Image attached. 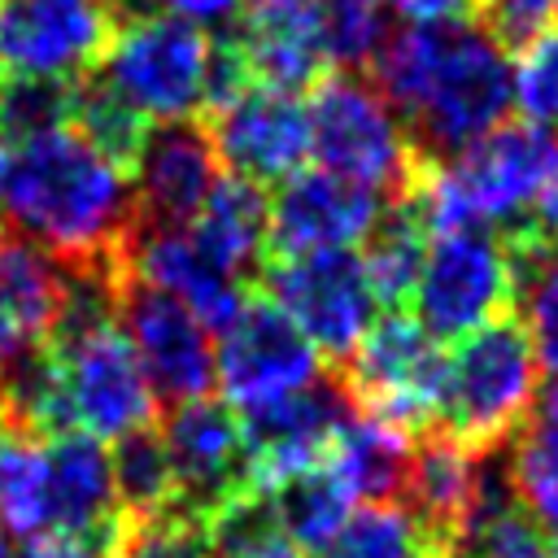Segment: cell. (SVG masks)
Listing matches in <instances>:
<instances>
[{
  "instance_id": "cell-36",
  "label": "cell",
  "mask_w": 558,
  "mask_h": 558,
  "mask_svg": "<svg viewBox=\"0 0 558 558\" xmlns=\"http://www.w3.org/2000/svg\"><path fill=\"white\" fill-rule=\"evenodd\" d=\"M510 109L558 131V22L510 61Z\"/></svg>"
},
{
  "instance_id": "cell-34",
  "label": "cell",
  "mask_w": 558,
  "mask_h": 558,
  "mask_svg": "<svg viewBox=\"0 0 558 558\" xmlns=\"http://www.w3.org/2000/svg\"><path fill=\"white\" fill-rule=\"evenodd\" d=\"M70 100L74 83L65 78H22V74H0V140L4 148L26 144L44 131L70 126Z\"/></svg>"
},
{
  "instance_id": "cell-11",
  "label": "cell",
  "mask_w": 558,
  "mask_h": 558,
  "mask_svg": "<svg viewBox=\"0 0 558 558\" xmlns=\"http://www.w3.org/2000/svg\"><path fill=\"white\" fill-rule=\"evenodd\" d=\"M61 371L70 432L92 440H118L153 423V388L118 323L65 331L44 340Z\"/></svg>"
},
{
  "instance_id": "cell-33",
  "label": "cell",
  "mask_w": 558,
  "mask_h": 558,
  "mask_svg": "<svg viewBox=\"0 0 558 558\" xmlns=\"http://www.w3.org/2000/svg\"><path fill=\"white\" fill-rule=\"evenodd\" d=\"M205 545L209 558H262L270 545L283 541L266 488H240L222 506H214L205 519Z\"/></svg>"
},
{
  "instance_id": "cell-15",
  "label": "cell",
  "mask_w": 558,
  "mask_h": 558,
  "mask_svg": "<svg viewBox=\"0 0 558 558\" xmlns=\"http://www.w3.org/2000/svg\"><path fill=\"white\" fill-rule=\"evenodd\" d=\"M161 445L174 471V501L179 510L205 519L231 493L248 488V453H244V423L218 397H196L170 405L161 423Z\"/></svg>"
},
{
  "instance_id": "cell-37",
  "label": "cell",
  "mask_w": 558,
  "mask_h": 558,
  "mask_svg": "<svg viewBox=\"0 0 558 558\" xmlns=\"http://www.w3.org/2000/svg\"><path fill=\"white\" fill-rule=\"evenodd\" d=\"M453 558H554V545L549 532L519 501H510L506 510L466 527L453 545Z\"/></svg>"
},
{
  "instance_id": "cell-46",
  "label": "cell",
  "mask_w": 558,
  "mask_h": 558,
  "mask_svg": "<svg viewBox=\"0 0 558 558\" xmlns=\"http://www.w3.org/2000/svg\"><path fill=\"white\" fill-rule=\"evenodd\" d=\"M4 166H9V148H4V140H0V183H4Z\"/></svg>"
},
{
  "instance_id": "cell-3",
  "label": "cell",
  "mask_w": 558,
  "mask_h": 558,
  "mask_svg": "<svg viewBox=\"0 0 558 558\" xmlns=\"http://www.w3.org/2000/svg\"><path fill=\"white\" fill-rule=\"evenodd\" d=\"M558 179V131L536 122H501L449 157H423L401 201L414 205L432 235L466 227H527Z\"/></svg>"
},
{
  "instance_id": "cell-44",
  "label": "cell",
  "mask_w": 558,
  "mask_h": 558,
  "mask_svg": "<svg viewBox=\"0 0 558 558\" xmlns=\"http://www.w3.org/2000/svg\"><path fill=\"white\" fill-rule=\"evenodd\" d=\"M532 227L549 240V244H558V179L549 183V192L541 196V205H536V218H532Z\"/></svg>"
},
{
  "instance_id": "cell-42",
  "label": "cell",
  "mask_w": 558,
  "mask_h": 558,
  "mask_svg": "<svg viewBox=\"0 0 558 558\" xmlns=\"http://www.w3.org/2000/svg\"><path fill=\"white\" fill-rule=\"evenodd\" d=\"M144 4H153V13H170L183 22H218V26H227L240 13V0H144Z\"/></svg>"
},
{
  "instance_id": "cell-13",
  "label": "cell",
  "mask_w": 558,
  "mask_h": 558,
  "mask_svg": "<svg viewBox=\"0 0 558 558\" xmlns=\"http://www.w3.org/2000/svg\"><path fill=\"white\" fill-rule=\"evenodd\" d=\"M122 519L109 480V449L83 432L39 436L26 471L13 536L31 541L44 532H87Z\"/></svg>"
},
{
  "instance_id": "cell-14",
  "label": "cell",
  "mask_w": 558,
  "mask_h": 558,
  "mask_svg": "<svg viewBox=\"0 0 558 558\" xmlns=\"http://www.w3.org/2000/svg\"><path fill=\"white\" fill-rule=\"evenodd\" d=\"M113 26L100 0H0V74L74 83L105 61Z\"/></svg>"
},
{
  "instance_id": "cell-38",
  "label": "cell",
  "mask_w": 558,
  "mask_h": 558,
  "mask_svg": "<svg viewBox=\"0 0 558 558\" xmlns=\"http://www.w3.org/2000/svg\"><path fill=\"white\" fill-rule=\"evenodd\" d=\"M118 558H209L205 523L187 510H161L153 519H122V549Z\"/></svg>"
},
{
  "instance_id": "cell-32",
  "label": "cell",
  "mask_w": 558,
  "mask_h": 558,
  "mask_svg": "<svg viewBox=\"0 0 558 558\" xmlns=\"http://www.w3.org/2000/svg\"><path fill=\"white\" fill-rule=\"evenodd\" d=\"M70 126L92 144L100 148L105 157H113L118 166H126L131 174V161H135V148L148 131V122L92 70L83 78H74V100H70Z\"/></svg>"
},
{
  "instance_id": "cell-9",
  "label": "cell",
  "mask_w": 558,
  "mask_h": 558,
  "mask_svg": "<svg viewBox=\"0 0 558 558\" xmlns=\"http://www.w3.org/2000/svg\"><path fill=\"white\" fill-rule=\"evenodd\" d=\"M323 379V353L296 331V323L262 292L218 327L214 340V388L235 414L275 405Z\"/></svg>"
},
{
  "instance_id": "cell-39",
  "label": "cell",
  "mask_w": 558,
  "mask_h": 558,
  "mask_svg": "<svg viewBox=\"0 0 558 558\" xmlns=\"http://www.w3.org/2000/svg\"><path fill=\"white\" fill-rule=\"evenodd\" d=\"M480 26L506 48L523 52L558 22V0H480Z\"/></svg>"
},
{
  "instance_id": "cell-31",
  "label": "cell",
  "mask_w": 558,
  "mask_h": 558,
  "mask_svg": "<svg viewBox=\"0 0 558 558\" xmlns=\"http://www.w3.org/2000/svg\"><path fill=\"white\" fill-rule=\"evenodd\" d=\"M318 558H449V549L418 523L410 506H362L318 549Z\"/></svg>"
},
{
  "instance_id": "cell-28",
  "label": "cell",
  "mask_w": 558,
  "mask_h": 558,
  "mask_svg": "<svg viewBox=\"0 0 558 558\" xmlns=\"http://www.w3.org/2000/svg\"><path fill=\"white\" fill-rule=\"evenodd\" d=\"M266 497H270V510H275L283 541L296 545L301 554H318L357 510V501L344 493V484L327 466L301 471V475L266 488Z\"/></svg>"
},
{
  "instance_id": "cell-22",
  "label": "cell",
  "mask_w": 558,
  "mask_h": 558,
  "mask_svg": "<svg viewBox=\"0 0 558 558\" xmlns=\"http://www.w3.org/2000/svg\"><path fill=\"white\" fill-rule=\"evenodd\" d=\"M61 262L0 227V371L48 340L61 305Z\"/></svg>"
},
{
  "instance_id": "cell-18",
  "label": "cell",
  "mask_w": 558,
  "mask_h": 558,
  "mask_svg": "<svg viewBox=\"0 0 558 558\" xmlns=\"http://www.w3.org/2000/svg\"><path fill=\"white\" fill-rule=\"evenodd\" d=\"M384 214V196L362 183H349L331 170H296L270 196L266 257L353 248L371 235Z\"/></svg>"
},
{
  "instance_id": "cell-16",
  "label": "cell",
  "mask_w": 558,
  "mask_h": 558,
  "mask_svg": "<svg viewBox=\"0 0 558 558\" xmlns=\"http://www.w3.org/2000/svg\"><path fill=\"white\" fill-rule=\"evenodd\" d=\"M209 126L218 166L253 183H283L310 157V109L296 92L248 87L201 118Z\"/></svg>"
},
{
  "instance_id": "cell-48",
  "label": "cell",
  "mask_w": 558,
  "mask_h": 558,
  "mask_svg": "<svg viewBox=\"0 0 558 558\" xmlns=\"http://www.w3.org/2000/svg\"><path fill=\"white\" fill-rule=\"evenodd\" d=\"M554 558H558V549H554Z\"/></svg>"
},
{
  "instance_id": "cell-25",
  "label": "cell",
  "mask_w": 558,
  "mask_h": 558,
  "mask_svg": "<svg viewBox=\"0 0 558 558\" xmlns=\"http://www.w3.org/2000/svg\"><path fill=\"white\" fill-rule=\"evenodd\" d=\"M266 222H270V196L262 183L240 174H218L214 192L187 222L192 240L218 262L227 275L244 279L262 270L266 262Z\"/></svg>"
},
{
  "instance_id": "cell-8",
  "label": "cell",
  "mask_w": 558,
  "mask_h": 558,
  "mask_svg": "<svg viewBox=\"0 0 558 558\" xmlns=\"http://www.w3.org/2000/svg\"><path fill=\"white\" fill-rule=\"evenodd\" d=\"M340 366H344L340 384L362 414L384 418L405 436H423L436 427L445 353L440 340H432L414 314L392 310L375 318Z\"/></svg>"
},
{
  "instance_id": "cell-6",
  "label": "cell",
  "mask_w": 558,
  "mask_h": 558,
  "mask_svg": "<svg viewBox=\"0 0 558 558\" xmlns=\"http://www.w3.org/2000/svg\"><path fill=\"white\" fill-rule=\"evenodd\" d=\"M96 74L144 122L201 118L196 109H205L209 35L196 22L140 9L131 17H118Z\"/></svg>"
},
{
  "instance_id": "cell-19",
  "label": "cell",
  "mask_w": 558,
  "mask_h": 558,
  "mask_svg": "<svg viewBox=\"0 0 558 558\" xmlns=\"http://www.w3.org/2000/svg\"><path fill=\"white\" fill-rule=\"evenodd\" d=\"M218 174L222 166L201 118L148 122L131 161L135 227H187Z\"/></svg>"
},
{
  "instance_id": "cell-21",
  "label": "cell",
  "mask_w": 558,
  "mask_h": 558,
  "mask_svg": "<svg viewBox=\"0 0 558 558\" xmlns=\"http://www.w3.org/2000/svg\"><path fill=\"white\" fill-rule=\"evenodd\" d=\"M231 31L257 87L301 96L327 70L318 0H248V9H240V26L231 22Z\"/></svg>"
},
{
  "instance_id": "cell-12",
  "label": "cell",
  "mask_w": 558,
  "mask_h": 558,
  "mask_svg": "<svg viewBox=\"0 0 558 558\" xmlns=\"http://www.w3.org/2000/svg\"><path fill=\"white\" fill-rule=\"evenodd\" d=\"M118 327L153 388V401L179 405L214 392V336L174 296L135 283L122 270L118 283Z\"/></svg>"
},
{
  "instance_id": "cell-47",
  "label": "cell",
  "mask_w": 558,
  "mask_h": 558,
  "mask_svg": "<svg viewBox=\"0 0 558 558\" xmlns=\"http://www.w3.org/2000/svg\"><path fill=\"white\" fill-rule=\"evenodd\" d=\"M0 558H13V549H9V541L0 536Z\"/></svg>"
},
{
  "instance_id": "cell-20",
  "label": "cell",
  "mask_w": 558,
  "mask_h": 558,
  "mask_svg": "<svg viewBox=\"0 0 558 558\" xmlns=\"http://www.w3.org/2000/svg\"><path fill=\"white\" fill-rule=\"evenodd\" d=\"M122 270L135 283H148L187 305L209 331H218L248 296L235 275L209 262L187 227H135L122 248Z\"/></svg>"
},
{
  "instance_id": "cell-10",
  "label": "cell",
  "mask_w": 558,
  "mask_h": 558,
  "mask_svg": "<svg viewBox=\"0 0 558 558\" xmlns=\"http://www.w3.org/2000/svg\"><path fill=\"white\" fill-rule=\"evenodd\" d=\"M262 296H270L296 323V331L323 357H336V362H344L366 336V327L375 323V292L353 248L266 257Z\"/></svg>"
},
{
  "instance_id": "cell-40",
  "label": "cell",
  "mask_w": 558,
  "mask_h": 558,
  "mask_svg": "<svg viewBox=\"0 0 558 558\" xmlns=\"http://www.w3.org/2000/svg\"><path fill=\"white\" fill-rule=\"evenodd\" d=\"M122 549V519L87 532H44L31 536L13 558H118Z\"/></svg>"
},
{
  "instance_id": "cell-23",
  "label": "cell",
  "mask_w": 558,
  "mask_h": 558,
  "mask_svg": "<svg viewBox=\"0 0 558 558\" xmlns=\"http://www.w3.org/2000/svg\"><path fill=\"white\" fill-rule=\"evenodd\" d=\"M480 458L466 445H458L445 432H423V440L410 453V475H405V497L410 510L418 514V523L449 549L466 527L471 514V497H475V480H480Z\"/></svg>"
},
{
  "instance_id": "cell-45",
  "label": "cell",
  "mask_w": 558,
  "mask_h": 558,
  "mask_svg": "<svg viewBox=\"0 0 558 558\" xmlns=\"http://www.w3.org/2000/svg\"><path fill=\"white\" fill-rule=\"evenodd\" d=\"M262 558H310V554H301L296 545H288V541H279V545H270Z\"/></svg>"
},
{
  "instance_id": "cell-2",
  "label": "cell",
  "mask_w": 558,
  "mask_h": 558,
  "mask_svg": "<svg viewBox=\"0 0 558 558\" xmlns=\"http://www.w3.org/2000/svg\"><path fill=\"white\" fill-rule=\"evenodd\" d=\"M0 227L61 266H113L135 231L131 174L74 126L44 131L9 153Z\"/></svg>"
},
{
  "instance_id": "cell-4",
  "label": "cell",
  "mask_w": 558,
  "mask_h": 558,
  "mask_svg": "<svg viewBox=\"0 0 558 558\" xmlns=\"http://www.w3.org/2000/svg\"><path fill=\"white\" fill-rule=\"evenodd\" d=\"M541 392L536 349L514 314H501L445 357V384L436 405V432L453 436L471 453L501 449L527 418Z\"/></svg>"
},
{
  "instance_id": "cell-17",
  "label": "cell",
  "mask_w": 558,
  "mask_h": 558,
  "mask_svg": "<svg viewBox=\"0 0 558 558\" xmlns=\"http://www.w3.org/2000/svg\"><path fill=\"white\" fill-rule=\"evenodd\" d=\"M353 414V401L340 379H314L310 388L240 414L244 423V453H248V484L275 488L301 471L323 466L336 432Z\"/></svg>"
},
{
  "instance_id": "cell-30",
  "label": "cell",
  "mask_w": 558,
  "mask_h": 558,
  "mask_svg": "<svg viewBox=\"0 0 558 558\" xmlns=\"http://www.w3.org/2000/svg\"><path fill=\"white\" fill-rule=\"evenodd\" d=\"M109 480H113V501L126 523L153 519L161 510H174V471L161 445V432L135 427L113 440L109 449Z\"/></svg>"
},
{
  "instance_id": "cell-27",
  "label": "cell",
  "mask_w": 558,
  "mask_h": 558,
  "mask_svg": "<svg viewBox=\"0 0 558 558\" xmlns=\"http://www.w3.org/2000/svg\"><path fill=\"white\" fill-rule=\"evenodd\" d=\"M427 240H432V231L423 227L414 205L410 201H388V209L379 214V222L362 240L366 248L357 253L362 270H366V283L375 292V305L401 310L410 301V292L418 283V270H423V257H427Z\"/></svg>"
},
{
  "instance_id": "cell-43",
  "label": "cell",
  "mask_w": 558,
  "mask_h": 558,
  "mask_svg": "<svg viewBox=\"0 0 558 558\" xmlns=\"http://www.w3.org/2000/svg\"><path fill=\"white\" fill-rule=\"evenodd\" d=\"M405 22H466L480 0H384Z\"/></svg>"
},
{
  "instance_id": "cell-24",
  "label": "cell",
  "mask_w": 558,
  "mask_h": 558,
  "mask_svg": "<svg viewBox=\"0 0 558 558\" xmlns=\"http://www.w3.org/2000/svg\"><path fill=\"white\" fill-rule=\"evenodd\" d=\"M410 453H414V440L401 427H392L384 418H371V414H362L353 405V414L336 432L323 466L344 484V493L353 501L384 506V501H401L405 497Z\"/></svg>"
},
{
  "instance_id": "cell-5",
  "label": "cell",
  "mask_w": 558,
  "mask_h": 558,
  "mask_svg": "<svg viewBox=\"0 0 558 558\" xmlns=\"http://www.w3.org/2000/svg\"><path fill=\"white\" fill-rule=\"evenodd\" d=\"M310 157L323 170L371 187L384 201H401L418 170V148L375 83L340 70L310 87Z\"/></svg>"
},
{
  "instance_id": "cell-7",
  "label": "cell",
  "mask_w": 558,
  "mask_h": 558,
  "mask_svg": "<svg viewBox=\"0 0 558 558\" xmlns=\"http://www.w3.org/2000/svg\"><path fill=\"white\" fill-rule=\"evenodd\" d=\"M519 292V257L501 231L466 227L427 240L418 283L410 292L414 318L432 340H462L475 327L510 314Z\"/></svg>"
},
{
  "instance_id": "cell-29",
  "label": "cell",
  "mask_w": 558,
  "mask_h": 558,
  "mask_svg": "<svg viewBox=\"0 0 558 558\" xmlns=\"http://www.w3.org/2000/svg\"><path fill=\"white\" fill-rule=\"evenodd\" d=\"M519 257V310H523V331L536 349V362L558 375V253L554 244L527 222L514 231H501Z\"/></svg>"
},
{
  "instance_id": "cell-26",
  "label": "cell",
  "mask_w": 558,
  "mask_h": 558,
  "mask_svg": "<svg viewBox=\"0 0 558 558\" xmlns=\"http://www.w3.org/2000/svg\"><path fill=\"white\" fill-rule=\"evenodd\" d=\"M510 484L519 506L558 536V379L536 392L523 427L514 432Z\"/></svg>"
},
{
  "instance_id": "cell-1",
  "label": "cell",
  "mask_w": 558,
  "mask_h": 558,
  "mask_svg": "<svg viewBox=\"0 0 558 558\" xmlns=\"http://www.w3.org/2000/svg\"><path fill=\"white\" fill-rule=\"evenodd\" d=\"M371 70L418 157H449L510 113V52L471 22H405L384 35Z\"/></svg>"
},
{
  "instance_id": "cell-35",
  "label": "cell",
  "mask_w": 558,
  "mask_h": 558,
  "mask_svg": "<svg viewBox=\"0 0 558 558\" xmlns=\"http://www.w3.org/2000/svg\"><path fill=\"white\" fill-rule=\"evenodd\" d=\"M388 35V4L384 0H318V39L327 65H362L379 52Z\"/></svg>"
},
{
  "instance_id": "cell-41",
  "label": "cell",
  "mask_w": 558,
  "mask_h": 558,
  "mask_svg": "<svg viewBox=\"0 0 558 558\" xmlns=\"http://www.w3.org/2000/svg\"><path fill=\"white\" fill-rule=\"evenodd\" d=\"M35 440H39V436H31V432H22V427H13V423L0 418V527H4V532H9V523H13V514H17Z\"/></svg>"
}]
</instances>
